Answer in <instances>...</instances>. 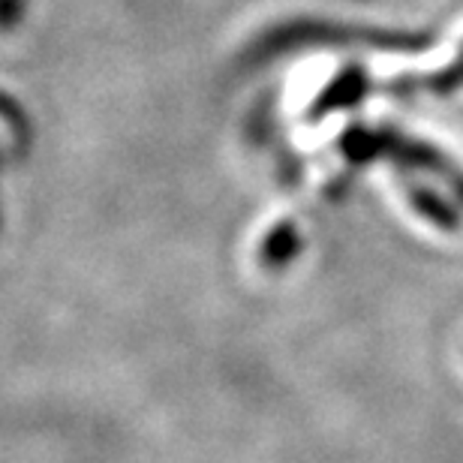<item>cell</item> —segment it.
I'll return each instance as SVG.
<instances>
[{"label":"cell","instance_id":"6da1fadb","mask_svg":"<svg viewBox=\"0 0 463 463\" xmlns=\"http://www.w3.org/2000/svg\"><path fill=\"white\" fill-rule=\"evenodd\" d=\"M410 202L415 205V211H419V214L428 220V223L437 226V229H442V232L460 229L458 211L451 208L449 202L439 196V193H433L428 187H410Z\"/></svg>","mask_w":463,"mask_h":463},{"label":"cell","instance_id":"7a4b0ae2","mask_svg":"<svg viewBox=\"0 0 463 463\" xmlns=\"http://www.w3.org/2000/svg\"><path fill=\"white\" fill-rule=\"evenodd\" d=\"M430 88L437 90V94H451V90L463 88V52L458 54V61L451 63V67H446L437 79L430 81Z\"/></svg>","mask_w":463,"mask_h":463}]
</instances>
